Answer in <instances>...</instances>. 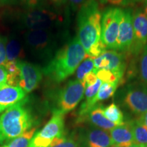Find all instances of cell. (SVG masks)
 I'll use <instances>...</instances> for the list:
<instances>
[{"mask_svg": "<svg viewBox=\"0 0 147 147\" xmlns=\"http://www.w3.org/2000/svg\"><path fill=\"white\" fill-rule=\"evenodd\" d=\"M102 15L97 0H88L77 14V38L87 56L96 58L106 51L102 40Z\"/></svg>", "mask_w": 147, "mask_h": 147, "instance_id": "obj_1", "label": "cell"}, {"mask_svg": "<svg viewBox=\"0 0 147 147\" xmlns=\"http://www.w3.org/2000/svg\"><path fill=\"white\" fill-rule=\"evenodd\" d=\"M87 55L77 37L59 49L42 68L44 76L53 83H61L73 74Z\"/></svg>", "mask_w": 147, "mask_h": 147, "instance_id": "obj_2", "label": "cell"}, {"mask_svg": "<svg viewBox=\"0 0 147 147\" xmlns=\"http://www.w3.org/2000/svg\"><path fill=\"white\" fill-rule=\"evenodd\" d=\"M28 99L5 110L0 116V145H7L37 123V118L28 105Z\"/></svg>", "mask_w": 147, "mask_h": 147, "instance_id": "obj_3", "label": "cell"}, {"mask_svg": "<svg viewBox=\"0 0 147 147\" xmlns=\"http://www.w3.org/2000/svg\"><path fill=\"white\" fill-rule=\"evenodd\" d=\"M115 102L127 113L138 117L147 111V86L140 81L127 84L117 92Z\"/></svg>", "mask_w": 147, "mask_h": 147, "instance_id": "obj_4", "label": "cell"}, {"mask_svg": "<svg viewBox=\"0 0 147 147\" xmlns=\"http://www.w3.org/2000/svg\"><path fill=\"white\" fill-rule=\"evenodd\" d=\"M24 40L29 52L42 61L49 62L57 51V40L53 30L27 31Z\"/></svg>", "mask_w": 147, "mask_h": 147, "instance_id": "obj_5", "label": "cell"}, {"mask_svg": "<svg viewBox=\"0 0 147 147\" xmlns=\"http://www.w3.org/2000/svg\"><path fill=\"white\" fill-rule=\"evenodd\" d=\"M61 20L59 14L43 3L27 7L21 17L22 25L27 31L54 30L59 25Z\"/></svg>", "mask_w": 147, "mask_h": 147, "instance_id": "obj_6", "label": "cell"}, {"mask_svg": "<svg viewBox=\"0 0 147 147\" xmlns=\"http://www.w3.org/2000/svg\"><path fill=\"white\" fill-rule=\"evenodd\" d=\"M85 86L83 82L75 79L69 80L65 85L55 92L53 113L65 114L74 109L84 96Z\"/></svg>", "mask_w": 147, "mask_h": 147, "instance_id": "obj_7", "label": "cell"}, {"mask_svg": "<svg viewBox=\"0 0 147 147\" xmlns=\"http://www.w3.org/2000/svg\"><path fill=\"white\" fill-rule=\"evenodd\" d=\"M122 8L110 6L106 8L102 15V40L106 49L115 50L117 47L119 24Z\"/></svg>", "mask_w": 147, "mask_h": 147, "instance_id": "obj_8", "label": "cell"}, {"mask_svg": "<svg viewBox=\"0 0 147 147\" xmlns=\"http://www.w3.org/2000/svg\"><path fill=\"white\" fill-rule=\"evenodd\" d=\"M127 53L115 50L106 51L100 56L93 59V71L102 69H108L124 76L127 65Z\"/></svg>", "mask_w": 147, "mask_h": 147, "instance_id": "obj_9", "label": "cell"}, {"mask_svg": "<svg viewBox=\"0 0 147 147\" xmlns=\"http://www.w3.org/2000/svg\"><path fill=\"white\" fill-rule=\"evenodd\" d=\"M133 41L128 55L138 57L147 45V16L141 10L133 13Z\"/></svg>", "mask_w": 147, "mask_h": 147, "instance_id": "obj_10", "label": "cell"}, {"mask_svg": "<svg viewBox=\"0 0 147 147\" xmlns=\"http://www.w3.org/2000/svg\"><path fill=\"white\" fill-rule=\"evenodd\" d=\"M19 68V82L18 87L23 89L26 93H29L38 87L43 78L42 68L36 64L25 61H18Z\"/></svg>", "mask_w": 147, "mask_h": 147, "instance_id": "obj_11", "label": "cell"}, {"mask_svg": "<svg viewBox=\"0 0 147 147\" xmlns=\"http://www.w3.org/2000/svg\"><path fill=\"white\" fill-rule=\"evenodd\" d=\"M77 139L81 147H109L113 145L109 131L91 125L80 129Z\"/></svg>", "mask_w": 147, "mask_h": 147, "instance_id": "obj_12", "label": "cell"}, {"mask_svg": "<svg viewBox=\"0 0 147 147\" xmlns=\"http://www.w3.org/2000/svg\"><path fill=\"white\" fill-rule=\"evenodd\" d=\"M133 13L129 8H122L115 51L128 55L133 41Z\"/></svg>", "mask_w": 147, "mask_h": 147, "instance_id": "obj_13", "label": "cell"}, {"mask_svg": "<svg viewBox=\"0 0 147 147\" xmlns=\"http://www.w3.org/2000/svg\"><path fill=\"white\" fill-rule=\"evenodd\" d=\"M64 115L63 114L56 112L53 113L52 117L49 122L37 134L51 143L55 138L64 136Z\"/></svg>", "mask_w": 147, "mask_h": 147, "instance_id": "obj_14", "label": "cell"}, {"mask_svg": "<svg viewBox=\"0 0 147 147\" xmlns=\"http://www.w3.org/2000/svg\"><path fill=\"white\" fill-rule=\"evenodd\" d=\"M103 108L104 107L102 104H96L84 117L77 119V122L80 123L87 122L89 123V125L102 129L108 131H110L117 125L104 116Z\"/></svg>", "mask_w": 147, "mask_h": 147, "instance_id": "obj_15", "label": "cell"}, {"mask_svg": "<svg viewBox=\"0 0 147 147\" xmlns=\"http://www.w3.org/2000/svg\"><path fill=\"white\" fill-rule=\"evenodd\" d=\"M27 93L18 86L5 84L0 87V107L3 111L26 98Z\"/></svg>", "mask_w": 147, "mask_h": 147, "instance_id": "obj_16", "label": "cell"}, {"mask_svg": "<svg viewBox=\"0 0 147 147\" xmlns=\"http://www.w3.org/2000/svg\"><path fill=\"white\" fill-rule=\"evenodd\" d=\"M114 145L119 147H128L134 143L133 131L128 121L115 126L110 131Z\"/></svg>", "mask_w": 147, "mask_h": 147, "instance_id": "obj_17", "label": "cell"}, {"mask_svg": "<svg viewBox=\"0 0 147 147\" xmlns=\"http://www.w3.org/2000/svg\"><path fill=\"white\" fill-rule=\"evenodd\" d=\"M6 62H14L21 60L23 54L21 42L16 36L6 38Z\"/></svg>", "mask_w": 147, "mask_h": 147, "instance_id": "obj_18", "label": "cell"}, {"mask_svg": "<svg viewBox=\"0 0 147 147\" xmlns=\"http://www.w3.org/2000/svg\"><path fill=\"white\" fill-rule=\"evenodd\" d=\"M131 127L133 131L134 143L147 146V127L141 123L137 119H129L127 121Z\"/></svg>", "mask_w": 147, "mask_h": 147, "instance_id": "obj_19", "label": "cell"}, {"mask_svg": "<svg viewBox=\"0 0 147 147\" xmlns=\"http://www.w3.org/2000/svg\"><path fill=\"white\" fill-rule=\"evenodd\" d=\"M103 113L106 118L116 125H120L125 123L123 113L115 103H112L103 108Z\"/></svg>", "mask_w": 147, "mask_h": 147, "instance_id": "obj_20", "label": "cell"}, {"mask_svg": "<svg viewBox=\"0 0 147 147\" xmlns=\"http://www.w3.org/2000/svg\"><path fill=\"white\" fill-rule=\"evenodd\" d=\"M94 72L96 74L97 78L102 80V82H108V83L117 84L120 85L124 82L123 76L108 69H98Z\"/></svg>", "mask_w": 147, "mask_h": 147, "instance_id": "obj_21", "label": "cell"}, {"mask_svg": "<svg viewBox=\"0 0 147 147\" xmlns=\"http://www.w3.org/2000/svg\"><path fill=\"white\" fill-rule=\"evenodd\" d=\"M36 131V127H33L11 140L7 144L8 147H29L33 136Z\"/></svg>", "mask_w": 147, "mask_h": 147, "instance_id": "obj_22", "label": "cell"}, {"mask_svg": "<svg viewBox=\"0 0 147 147\" xmlns=\"http://www.w3.org/2000/svg\"><path fill=\"white\" fill-rule=\"evenodd\" d=\"M94 69V61L93 59L87 57L80 63L76 70V78L77 80L82 81L88 74L93 71Z\"/></svg>", "mask_w": 147, "mask_h": 147, "instance_id": "obj_23", "label": "cell"}, {"mask_svg": "<svg viewBox=\"0 0 147 147\" xmlns=\"http://www.w3.org/2000/svg\"><path fill=\"white\" fill-rule=\"evenodd\" d=\"M50 147H81V145L77 138L63 136L53 140Z\"/></svg>", "mask_w": 147, "mask_h": 147, "instance_id": "obj_24", "label": "cell"}, {"mask_svg": "<svg viewBox=\"0 0 147 147\" xmlns=\"http://www.w3.org/2000/svg\"><path fill=\"white\" fill-rule=\"evenodd\" d=\"M138 71L140 80L147 86V45L140 54Z\"/></svg>", "mask_w": 147, "mask_h": 147, "instance_id": "obj_25", "label": "cell"}, {"mask_svg": "<svg viewBox=\"0 0 147 147\" xmlns=\"http://www.w3.org/2000/svg\"><path fill=\"white\" fill-rule=\"evenodd\" d=\"M102 82L100 79H97V82H95L94 84L92 85L87 86L85 87V90H84V97H85V101L82 103L84 104H87L93 100L97 95V92H98L99 89L102 85Z\"/></svg>", "mask_w": 147, "mask_h": 147, "instance_id": "obj_26", "label": "cell"}, {"mask_svg": "<svg viewBox=\"0 0 147 147\" xmlns=\"http://www.w3.org/2000/svg\"><path fill=\"white\" fill-rule=\"evenodd\" d=\"M97 1L102 4H110L116 7H119L134 5L140 1L141 0H97Z\"/></svg>", "mask_w": 147, "mask_h": 147, "instance_id": "obj_27", "label": "cell"}, {"mask_svg": "<svg viewBox=\"0 0 147 147\" xmlns=\"http://www.w3.org/2000/svg\"><path fill=\"white\" fill-rule=\"evenodd\" d=\"M6 38L0 36V65H4L6 62Z\"/></svg>", "mask_w": 147, "mask_h": 147, "instance_id": "obj_28", "label": "cell"}, {"mask_svg": "<svg viewBox=\"0 0 147 147\" xmlns=\"http://www.w3.org/2000/svg\"><path fill=\"white\" fill-rule=\"evenodd\" d=\"M97 79L98 78H97L96 74H95V73L93 71L86 75L85 77H84V80H82V82H83V83L84 84V86H85L86 87L87 86L94 84L95 82H97Z\"/></svg>", "mask_w": 147, "mask_h": 147, "instance_id": "obj_29", "label": "cell"}, {"mask_svg": "<svg viewBox=\"0 0 147 147\" xmlns=\"http://www.w3.org/2000/svg\"><path fill=\"white\" fill-rule=\"evenodd\" d=\"M4 1H17V2H20L22 3H24L27 7H32L36 6V5H40L44 3L45 0H3Z\"/></svg>", "mask_w": 147, "mask_h": 147, "instance_id": "obj_30", "label": "cell"}, {"mask_svg": "<svg viewBox=\"0 0 147 147\" xmlns=\"http://www.w3.org/2000/svg\"><path fill=\"white\" fill-rule=\"evenodd\" d=\"M87 1L88 0H68L67 3H69L71 10L75 12V11H78L79 8Z\"/></svg>", "mask_w": 147, "mask_h": 147, "instance_id": "obj_31", "label": "cell"}, {"mask_svg": "<svg viewBox=\"0 0 147 147\" xmlns=\"http://www.w3.org/2000/svg\"><path fill=\"white\" fill-rule=\"evenodd\" d=\"M8 71L3 66L0 65V87L7 84Z\"/></svg>", "mask_w": 147, "mask_h": 147, "instance_id": "obj_32", "label": "cell"}, {"mask_svg": "<svg viewBox=\"0 0 147 147\" xmlns=\"http://www.w3.org/2000/svg\"><path fill=\"white\" fill-rule=\"evenodd\" d=\"M55 6L61 7L68 2V0H49Z\"/></svg>", "mask_w": 147, "mask_h": 147, "instance_id": "obj_33", "label": "cell"}, {"mask_svg": "<svg viewBox=\"0 0 147 147\" xmlns=\"http://www.w3.org/2000/svg\"><path fill=\"white\" fill-rule=\"evenodd\" d=\"M136 119L141 123H142L144 126H146L147 127V111L145 112L144 113H143L142 115L139 116Z\"/></svg>", "mask_w": 147, "mask_h": 147, "instance_id": "obj_34", "label": "cell"}, {"mask_svg": "<svg viewBox=\"0 0 147 147\" xmlns=\"http://www.w3.org/2000/svg\"><path fill=\"white\" fill-rule=\"evenodd\" d=\"M144 12L147 16V0H144Z\"/></svg>", "mask_w": 147, "mask_h": 147, "instance_id": "obj_35", "label": "cell"}, {"mask_svg": "<svg viewBox=\"0 0 147 147\" xmlns=\"http://www.w3.org/2000/svg\"><path fill=\"white\" fill-rule=\"evenodd\" d=\"M128 147H144V146H142V145L136 144V143H133V144H132L131 145H130V146Z\"/></svg>", "mask_w": 147, "mask_h": 147, "instance_id": "obj_36", "label": "cell"}, {"mask_svg": "<svg viewBox=\"0 0 147 147\" xmlns=\"http://www.w3.org/2000/svg\"><path fill=\"white\" fill-rule=\"evenodd\" d=\"M109 147H119V146H116V145H111V146H109Z\"/></svg>", "mask_w": 147, "mask_h": 147, "instance_id": "obj_37", "label": "cell"}, {"mask_svg": "<svg viewBox=\"0 0 147 147\" xmlns=\"http://www.w3.org/2000/svg\"><path fill=\"white\" fill-rule=\"evenodd\" d=\"M3 111V110L2 109H1V107H0V113H2Z\"/></svg>", "mask_w": 147, "mask_h": 147, "instance_id": "obj_38", "label": "cell"}, {"mask_svg": "<svg viewBox=\"0 0 147 147\" xmlns=\"http://www.w3.org/2000/svg\"><path fill=\"white\" fill-rule=\"evenodd\" d=\"M1 147H8V146H7V145H4V146H1Z\"/></svg>", "mask_w": 147, "mask_h": 147, "instance_id": "obj_39", "label": "cell"}, {"mask_svg": "<svg viewBox=\"0 0 147 147\" xmlns=\"http://www.w3.org/2000/svg\"><path fill=\"white\" fill-rule=\"evenodd\" d=\"M145 147H147V146H145Z\"/></svg>", "mask_w": 147, "mask_h": 147, "instance_id": "obj_40", "label": "cell"}]
</instances>
